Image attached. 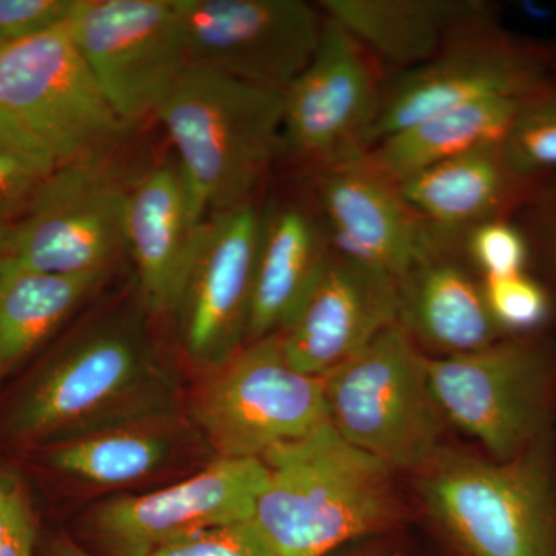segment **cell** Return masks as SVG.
<instances>
[{
  "instance_id": "cell-1",
  "label": "cell",
  "mask_w": 556,
  "mask_h": 556,
  "mask_svg": "<svg viewBox=\"0 0 556 556\" xmlns=\"http://www.w3.org/2000/svg\"><path fill=\"white\" fill-rule=\"evenodd\" d=\"M182 388L137 309L84 325L35 371L7 413L13 441L50 447L179 416Z\"/></svg>"
},
{
  "instance_id": "cell-2",
  "label": "cell",
  "mask_w": 556,
  "mask_h": 556,
  "mask_svg": "<svg viewBox=\"0 0 556 556\" xmlns=\"http://www.w3.org/2000/svg\"><path fill=\"white\" fill-rule=\"evenodd\" d=\"M262 460L268 482L252 519L276 556H329L386 536L404 519L393 468L329 422Z\"/></svg>"
},
{
  "instance_id": "cell-3",
  "label": "cell",
  "mask_w": 556,
  "mask_h": 556,
  "mask_svg": "<svg viewBox=\"0 0 556 556\" xmlns=\"http://www.w3.org/2000/svg\"><path fill=\"white\" fill-rule=\"evenodd\" d=\"M200 217L249 204L281 142L283 91L188 67L160 105Z\"/></svg>"
},
{
  "instance_id": "cell-4",
  "label": "cell",
  "mask_w": 556,
  "mask_h": 556,
  "mask_svg": "<svg viewBox=\"0 0 556 556\" xmlns=\"http://www.w3.org/2000/svg\"><path fill=\"white\" fill-rule=\"evenodd\" d=\"M415 473L428 515L464 556H556L547 438L508 460L442 445Z\"/></svg>"
},
{
  "instance_id": "cell-5",
  "label": "cell",
  "mask_w": 556,
  "mask_h": 556,
  "mask_svg": "<svg viewBox=\"0 0 556 556\" xmlns=\"http://www.w3.org/2000/svg\"><path fill=\"white\" fill-rule=\"evenodd\" d=\"M321 380L328 422L394 471H417L442 447L447 419L431 390L426 356L401 324Z\"/></svg>"
},
{
  "instance_id": "cell-6",
  "label": "cell",
  "mask_w": 556,
  "mask_h": 556,
  "mask_svg": "<svg viewBox=\"0 0 556 556\" xmlns=\"http://www.w3.org/2000/svg\"><path fill=\"white\" fill-rule=\"evenodd\" d=\"M192 416L217 457L262 459L328 422L324 380L292 367L268 336L207 371Z\"/></svg>"
},
{
  "instance_id": "cell-7",
  "label": "cell",
  "mask_w": 556,
  "mask_h": 556,
  "mask_svg": "<svg viewBox=\"0 0 556 556\" xmlns=\"http://www.w3.org/2000/svg\"><path fill=\"white\" fill-rule=\"evenodd\" d=\"M442 415L484 445L492 459H514L547 438L551 357L530 340H497L455 356L427 357Z\"/></svg>"
},
{
  "instance_id": "cell-8",
  "label": "cell",
  "mask_w": 556,
  "mask_h": 556,
  "mask_svg": "<svg viewBox=\"0 0 556 556\" xmlns=\"http://www.w3.org/2000/svg\"><path fill=\"white\" fill-rule=\"evenodd\" d=\"M0 112L21 121L61 161H98L126 129L67 27L0 50Z\"/></svg>"
},
{
  "instance_id": "cell-9",
  "label": "cell",
  "mask_w": 556,
  "mask_h": 556,
  "mask_svg": "<svg viewBox=\"0 0 556 556\" xmlns=\"http://www.w3.org/2000/svg\"><path fill=\"white\" fill-rule=\"evenodd\" d=\"M126 211L127 189L100 161L61 164L0 228V260L38 273L109 274L127 251Z\"/></svg>"
},
{
  "instance_id": "cell-10",
  "label": "cell",
  "mask_w": 556,
  "mask_h": 556,
  "mask_svg": "<svg viewBox=\"0 0 556 556\" xmlns=\"http://www.w3.org/2000/svg\"><path fill=\"white\" fill-rule=\"evenodd\" d=\"M65 27L126 126L155 116L189 67L177 0H76Z\"/></svg>"
},
{
  "instance_id": "cell-11",
  "label": "cell",
  "mask_w": 556,
  "mask_h": 556,
  "mask_svg": "<svg viewBox=\"0 0 556 556\" xmlns=\"http://www.w3.org/2000/svg\"><path fill=\"white\" fill-rule=\"evenodd\" d=\"M189 67L285 91L313 60L325 21L302 0H177Z\"/></svg>"
},
{
  "instance_id": "cell-12",
  "label": "cell",
  "mask_w": 556,
  "mask_h": 556,
  "mask_svg": "<svg viewBox=\"0 0 556 556\" xmlns=\"http://www.w3.org/2000/svg\"><path fill=\"white\" fill-rule=\"evenodd\" d=\"M375 58L331 20L313 60L283 91L281 141L318 170L361 160L383 89Z\"/></svg>"
},
{
  "instance_id": "cell-13",
  "label": "cell",
  "mask_w": 556,
  "mask_h": 556,
  "mask_svg": "<svg viewBox=\"0 0 556 556\" xmlns=\"http://www.w3.org/2000/svg\"><path fill=\"white\" fill-rule=\"evenodd\" d=\"M263 214L251 203L208 215L172 314L186 356L215 369L248 343Z\"/></svg>"
},
{
  "instance_id": "cell-14",
  "label": "cell",
  "mask_w": 556,
  "mask_h": 556,
  "mask_svg": "<svg viewBox=\"0 0 556 556\" xmlns=\"http://www.w3.org/2000/svg\"><path fill=\"white\" fill-rule=\"evenodd\" d=\"M268 482L262 459L217 457L193 477L144 495L110 497L90 527L115 556H149L190 535L254 518Z\"/></svg>"
},
{
  "instance_id": "cell-15",
  "label": "cell",
  "mask_w": 556,
  "mask_h": 556,
  "mask_svg": "<svg viewBox=\"0 0 556 556\" xmlns=\"http://www.w3.org/2000/svg\"><path fill=\"white\" fill-rule=\"evenodd\" d=\"M396 278L332 249L308 294L277 332L289 364L324 378L401 324Z\"/></svg>"
},
{
  "instance_id": "cell-16",
  "label": "cell",
  "mask_w": 556,
  "mask_h": 556,
  "mask_svg": "<svg viewBox=\"0 0 556 556\" xmlns=\"http://www.w3.org/2000/svg\"><path fill=\"white\" fill-rule=\"evenodd\" d=\"M546 73L536 53L496 35L457 46L383 90L368 149L450 110L492 98H529L548 86Z\"/></svg>"
},
{
  "instance_id": "cell-17",
  "label": "cell",
  "mask_w": 556,
  "mask_h": 556,
  "mask_svg": "<svg viewBox=\"0 0 556 556\" xmlns=\"http://www.w3.org/2000/svg\"><path fill=\"white\" fill-rule=\"evenodd\" d=\"M317 193L332 249L369 268L401 281L439 251L437 237L396 185L361 160L318 170Z\"/></svg>"
},
{
  "instance_id": "cell-18",
  "label": "cell",
  "mask_w": 556,
  "mask_h": 556,
  "mask_svg": "<svg viewBox=\"0 0 556 556\" xmlns=\"http://www.w3.org/2000/svg\"><path fill=\"white\" fill-rule=\"evenodd\" d=\"M321 9L372 58L405 72L495 35L490 7L475 0H324Z\"/></svg>"
},
{
  "instance_id": "cell-19",
  "label": "cell",
  "mask_w": 556,
  "mask_h": 556,
  "mask_svg": "<svg viewBox=\"0 0 556 556\" xmlns=\"http://www.w3.org/2000/svg\"><path fill=\"white\" fill-rule=\"evenodd\" d=\"M178 167L148 172L127 189L126 240L142 306L172 314L204 223Z\"/></svg>"
},
{
  "instance_id": "cell-20",
  "label": "cell",
  "mask_w": 556,
  "mask_h": 556,
  "mask_svg": "<svg viewBox=\"0 0 556 556\" xmlns=\"http://www.w3.org/2000/svg\"><path fill=\"white\" fill-rule=\"evenodd\" d=\"M331 251L328 230L309 212L285 206L263 214L248 343L285 328Z\"/></svg>"
},
{
  "instance_id": "cell-21",
  "label": "cell",
  "mask_w": 556,
  "mask_h": 556,
  "mask_svg": "<svg viewBox=\"0 0 556 556\" xmlns=\"http://www.w3.org/2000/svg\"><path fill=\"white\" fill-rule=\"evenodd\" d=\"M399 285L402 327L444 356L481 350L503 338L482 287L439 251Z\"/></svg>"
},
{
  "instance_id": "cell-22",
  "label": "cell",
  "mask_w": 556,
  "mask_h": 556,
  "mask_svg": "<svg viewBox=\"0 0 556 556\" xmlns=\"http://www.w3.org/2000/svg\"><path fill=\"white\" fill-rule=\"evenodd\" d=\"M522 181L507 166L501 146H490L417 172L396 188L428 226L471 229L497 218Z\"/></svg>"
},
{
  "instance_id": "cell-23",
  "label": "cell",
  "mask_w": 556,
  "mask_h": 556,
  "mask_svg": "<svg viewBox=\"0 0 556 556\" xmlns=\"http://www.w3.org/2000/svg\"><path fill=\"white\" fill-rule=\"evenodd\" d=\"M526 98H492L420 121L369 148L361 161L388 181L473 150L501 146Z\"/></svg>"
},
{
  "instance_id": "cell-24",
  "label": "cell",
  "mask_w": 556,
  "mask_h": 556,
  "mask_svg": "<svg viewBox=\"0 0 556 556\" xmlns=\"http://www.w3.org/2000/svg\"><path fill=\"white\" fill-rule=\"evenodd\" d=\"M108 277L38 273L0 260V378L39 350Z\"/></svg>"
},
{
  "instance_id": "cell-25",
  "label": "cell",
  "mask_w": 556,
  "mask_h": 556,
  "mask_svg": "<svg viewBox=\"0 0 556 556\" xmlns=\"http://www.w3.org/2000/svg\"><path fill=\"white\" fill-rule=\"evenodd\" d=\"M185 431L178 417L100 431L50 447L51 468L93 485H126L170 466Z\"/></svg>"
},
{
  "instance_id": "cell-26",
  "label": "cell",
  "mask_w": 556,
  "mask_h": 556,
  "mask_svg": "<svg viewBox=\"0 0 556 556\" xmlns=\"http://www.w3.org/2000/svg\"><path fill=\"white\" fill-rule=\"evenodd\" d=\"M60 166L38 135L0 112V228L21 217Z\"/></svg>"
},
{
  "instance_id": "cell-27",
  "label": "cell",
  "mask_w": 556,
  "mask_h": 556,
  "mask_svg": "<svg viewBox=\"0 0 556 556\" xmlns=\"http://www.w3.org/2000/svg\"><path fill=\"white\" fill-rule=\"evenodd\" d=\"M501 152L519 178L556 172L555 89L546 86L526 98L501 142Z\"/></svg>"
},
{
  "instance_id": "cell-28",
  "label": "cell",
  "mask_w": 556,
  "mask_h": 556,
  "mask_svg": "<svg viewBox=\"0 0 556 556\" xmlns=\"http://www.w3.org/2000/svg\"><path fill=\"white\" fill-rule=\"evenodd\" d=\"M490 314L503 332L525 334L551 316L546 289L525 274L485 278L482 285Z\"/></svg>"
},
{
  "instance_id": "cell-29",
  "label": "cell",
  "mask_w": 556,
  "mask_h": 556,
  "mask_svg": "<svg viewBox=\"0 0 556 556\" xmlns=\"http://www.w3.org/2000/svg\"><path fill=\"white\" fill-rule=\"evenodd\" d=\"M468 252L485 278L525 274L529 262V244L525 233L500 218L471 228Z\"/></svg>"
},
{
  "instance_id": "cell-30",
  "label": "cell",
  "mask_w": 556,
  "mask_h": 556,
  "mask_svg": "<svg viewBox=\"0 0 556 556\" xmlns=\"http://www.w3.org/2000/svg\"><path fill=\"white\" fill-rule=\"evenodd\" d=\"M149 556H276L254 519L212 527Z\"/></svg>"
},
{
  "instance_id": "cell-31",
  "label": "cell",
  "mask_w": 556,
  "mask_h": 556,
  "mask_svg": "<svg viewBox=\"0 0 556 556\" xmlns=\"http://www.w3.org/2000/svg\"><path fill=\"white\" fill-rule=\"evenodd\" d=\"M35 511L16 471L0 468V556H35Z\"/></svg>"
},
{
  "instance_id": "cell-32",
  "label": "cell",
  "mask_w": 556,
  "mask_h": 556,
  "mask_svg": "<svg viewBox=\"0 0 556 556\" xmlns=\"http://www.w3.org/2000/svg\"><path fill=\"white\" fill-rule=\"evenodd\" d=\"M76 0H0V38L21 42L61 27Z\"/></svg>"
},
{
  "instance_id": "cell-33",
  "label": "cell",
  "mask_w": 556,
  "mask_h": 556,
  "mask_svg": "<svg viewBox=\"0 0 556 556\" xmlns=\"http://www.w3.org/2000/svg\"><path fill=\"white\" fill-rule=\"evenodd\" d=\"M329 556H402V554L396 551V547L383 543L382 538H372V540L351 544Z\"/></svg>"
},
{
  "instance_id": "cell-34",
  "label": "cell",
  "mask_w": 556,
  "mask_h": 556,
  "mask_svg": "<svg viewBox=\"0 0 556 556\" xmlns=\"http://www.w3.org/2000/svg\"><path fill=\"white\" fill-rule=\"evenodd\" d=\"M47 556H93L89 554V552L84 551L83 547H79L78 544L73 543V541L65 540V538H61V540L54 541L51 544L49 554Z\"/></svg>"
},
{
  "instance_id": "cell-35",
  "label": "cell",
  "mask_w": 556,
  "mask_h": 556,
  "mask_svg": "<svg viewBox=\"0 0 556 556\" xmlns=\"http://www.w3.org/2000/svg\"><path fill=\"white\" fill-rule=\"evenodd\" d=\"M551 257H552V263H554V269L556 273V219L554 223V228H552V233H551Z\"/></svg>"
},
{
  "instance_id": "cell-36",
  "label": "cell",
  "mask_w": 556,
  "mask_h": 556,
  "mask_svg": "<svg viewBox=\"0 0 556 556\" xmlns=\"http://www.w3.org/2000/svg\"><path fill=\"white\" fill-rule=\"evenodd\" d=\"M7 43H9V42H7V40H5V39L0 38V50H2V49H3V47H5V46H7Z\"/></svg>"
}]
</instances>
